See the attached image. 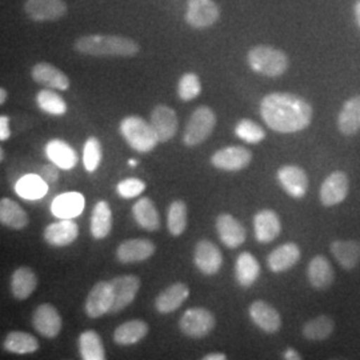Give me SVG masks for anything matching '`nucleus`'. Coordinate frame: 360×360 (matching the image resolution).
Listing matches in <instances>:
<instances>
[{
  "label": "nucleus",
  "mask_w": 360,
  "mask_h": 360,
  "mask_svg": "<svg viewBox=\"0 0 360 360\" xmlns=\"http://www.w3.org/2000/svg\"><path fill=\"white\" fill-rule=\"evenodd\" d=\"M260 115L272 131L294 134L307 129L314 116L312 105L291 92H272L260 102Z\"/></svg>",
  "instance_id": "nucleus-1"
},
{
  "label": "nucleus",
  "mask_w": 360,
  "mask_h": 360,
  "mask_svg": "<svg viewBox=\"0 0 360 360\" xmlns=\"http://www.w3.org/2000/svg\"><path fill=\"white\" fill-rule=\"evenodd\" d=\"M74 50L96 58H132L141 50L134 39L117 35H84L75 40Z\"/></svg>",
  "instance_id": "nucleus-2"
},
{
  "label": "nucleus",
  "mask_w": 360,
  "mask_h": 360,
  "mask_svg": "<svg viewBox=\"0 0 360 360\" xmlns=\"http://www.w3.org/2000/svg\"><path fill=\"white\" fill-rule=\"evenodd\" d=\"M247 62L252 71L269 77L283 75L290 65L285 52L267 44L252 47L247 53Z\"/></svg>",
  "instance_id": "nucleus-3"
},
{
  "label": "nucleus",
  "mask_w": 360,
  "mask_h": 360,
  "mask_svg": "<svg viewBox=\"0 0 360 360\" xmlns=\"http://www.w3.org/2000/svg\"><path fill=\"white\" fill-rule=\"evenodd\" d=\"M120 134L129 147L138 153H150L159 143L158 135L151 123L141 116L131 115L120 122Z\"/></svg>",
  "instance_id": "nucleus-4"
},
{
  "label": "nucleus",
  "mask_w": 360,
  "mask_h": 360,
  "mask_svg": "<svg viewBox=\"0 0 360 360\" xmlns=\"http://www.w3.org/2000/svg\"><path fill=\"white\" fill-rule=\"evenodd\" d=\"M217 126V115L212 108L207 105L198 107L190 116V120L183 134V143L188 147H195L208 139Z\"/></svg>",
  "instance_id": "nucleus-5"
},
{
  "label": "nucleus",
  "mask_w": 360,
  "mask_h": 360,
  "mask_svg": "<svg viewBox=\"0 0 360 360\" xmlns=\"http://www.w3.org/2000/svg\"><path fill=\"white\" fill-rule=\"evenodd\" d=\"M215 316L211 311L202 307L187 309L179 319L180 331L186 336L200 339L215 328Z\"/></svg>",
  "instance_id": "nucleus-6"
},
{
  "label": "nucleus",
  "mask_w": 360,
  "mask_h": 360,
  "mask_svg": "<svg viewBox=\"0 0 360 360\" xmlns=\"http://www.w3.org/2000/svg\"><path fill=\"white\" fill-rule=\"evenodd\" d=\"M184 18L193 28H208L218 22L220 8L214 0H188Z\"/></svg>",
  "instance_id": "nucleus-7"
},
{
  "label": "nucleus",
  "mask_w": 360,
  "mask_h": 360,
  "mask_svg": "<svg viewBox=\"0 0 360 360\" xmlns=\"http://www.w3.org/2000/svg\"><path fill=\"white\" fill-rule=\"evenodd\" d=\"M110 283L114 294V304L111 309V314H116L129 307L135 300L142 282L141 278L136 275H120L114 278Z\"/></svg>",
  "instance_id": "nucleus-8"
},
{
  "label": "nucleus",
  "mask_w": 360,
  "mask_h": 360,
  "mask_svg": "<svg viewBox=\"0 0 360 360\" xmlns=\"http://www.w3.org/2000/svg\"><path fill=\"white\" fill-rule=\"evenodd\" d=\"M252 153L242 146H230L218 150L211 156V163L223 171H240L250 166Z\"/></svg>",
  "instance_id": "nucleus-9"
},
{
  "label": "nucleus",
  "mask_w": 360,
  "mask_h": 360,
  "mask_svg": "<svg viewBox=\"0 0 360 360\" xmlns=\"http://www.w3.org/2000/svg\"><path fill=\"white\" fill-rule=\"evenodd\" d=\"M349 191V180L347 174L343 171H334L321 186V202L324 207H334L340 205Z\"/></svg>",
  "instance_id": "nucleus-10"
},
{
  "label": "nucleus",
  "mask_w": 360,
  "mask_h": 360,
  "mask_svg": "<svg viewBox=\"0 0 360 360\" xmlns=\"http://www.w3.org/2000/svg\"><path fill=\"white\" fill-rule=\"evenodd\" d=\"M114 304V294L110 282H98L86 299V314L91 319H98L105 314H111Z\"/></svg>",
  "instance_id": "nucleus-11"
},
{
  "label": "nucleus",
  "mask_w": 360,
  "mask_h": 360,
  "mask_svg": "<svg viewBox=\"0 0 360 360\" xmlns=\"http://www.w3.org/2000/svg\"><path fill=\"white\" fill-rule=\"evenodd\" d=\"M278 180L285 193L291 198L302 199L309 191L307 172L299 166L287 165L278 169Z\"/></svg>",
  "instance_id": "nucleus-12"
},
{
  "label": "nucleus",
  "mask_w": 360,
  "mask_h": 360,
  "mask_svg": "<svg viewBox=\"0 0 360 360\" xmlns=\"http://www.w3.org/2000/svg\"><path fill=\"white\" fill-rule=\"evenodd\" d=\"M193 263L205 275L218 274L223 264V255L218 245L207 239L199 240L193 251Z\"/></svg>",
  "instance_id": "nucleus-13"
},
{
  "label": "nucleus",
  "mask_w": 360,
  "mask_h": 360,
  "mask_svg": "<svg viewBox=\"0 0 360 360\" xmlns=\"http://www.w3.org/2000/svg\"><path fill=\"white\" fill-rule=\"evenodd\" d=\"M65 0H26L25 11L34 22H52L67 13Z\"/></svg>",
  "instance_id": "nucleus-14"
},
{
  "label": "nucleus",
  "mask_w": 360,
  "mask_h": 360,
  "mask_svg": "<svg viewBox=\"0 0 360 360\" xmlns=\"http://www.w3.org/2000/svg\"><path fill=\"white\" fill-rule=\"evenodd\" d=\"M248 314L254 324L266 334H275L282 327L281 314L264 300H255L250 306Z\"/></svg>",
  "instance_id": "nucleus-15"
},
{
  "label": "nucleus",
  "mask_w": 360,
  "mask_h": 360,
  "mask_svg": "<svg viewBox=\"0 0 360 360\" xmlns=\"http://www.w3.org/2000/svg\"><path fill=\"white\" fill-rule=\"evenodd\" d=\"M150 123L154 127L159 143L171 141L178 131L176 112L171 107L165 105V104H159L155 107L151 112Z\"/></svg>",
  "instance_id": "nucleus-16"
},
{
  "label": "nucleus",
  "mask_w": 360,
  "mask_h": 360,
  "mask_svg": "<svg viewBox=\"0 0 360 360\" xmlns=\"http://www.w3.org/2000/svg\"><path fill=\"white\" fill-rule=\"evenodd\" d=\"M155 248L156 247L154 242H151L150 239H143V238L129 239L120 243L116 248V257L120 263H124V264L143 262L154 255Z\"/></svg>",
  "instance_id": "nucleus-17"
},
{
  "label": "nucleus",
  "mask_w": 360,
  "mask_h": 360,
  "mask_svg": "<svg viewBox=\"0 0 360 360\" xmlns=\"http://www.w3.org/2000/svg\"><path fill=\"white\" fill-rule=\"evenodd\" d=\"M32 326L44 338H56L62 330V316L52 304L44 303L35 309Z\"/></svg>",
  "instance_id": "nucleus-18"
},
{
  "label": "nucleus",
  "mask_w": 360,
  "mask_h": 360,
  "mask_svg": "<svg viewBox=\"0 0 360 360\" xmlns=\"http://www.w3.org/2000/svg\"><path fill=\"white\" fill-rule=\"evenodd\" d=\"M217 231L221 243L229 248H238L243 245L247 232L243 224L230 214H221L217 218Z\"/></svg>",
  "instance_id": "nucleus-19"
},
{
  "label": "nucleus",
  "mask_w": 360,
  "mask_h": 360,
  "mask_svg": "<svg viewBox=\"0 0 360 360\" xmlns=\"http://www.w3.org/2000/svg\"><path fill=\"white\" fill-rule=\"evenodd\" d=\"M282 231V221L272 210H262L254 217V232L259 243H271Z\"/></svg>",
  "instance_id": "nucleus-20"
},
{
  "label": "nucleus",
  "mask_w": 360,
  "mask_h": 360,
  "mask_svg": "<svg viewBox=\"0 0 360 360\" xmlns=\"http://www.w3.org/2000/svg\"><path fill=\"white\" fill-rule=\"evenodd\" d=\"M31 77L38 83L47 89L65 91L70 89V79L62 70L50 63H38L32 67Z\"/></svg>",
  "instance_id": "nucleus-21"
},
{
  "label": "nucleus",
  "mask_w": 360,
  "mask_h": 360,
  "mask_svg": "<svg viewBox=\"0 0 360 360\" xmlns=\"http://www.w3.org/2000/svg\"><path fill=\"white\" fill-rule=\"evenodd\" d=\"M79 227L72 219H62L44 230V240L53 247H65L77 240Z\"/></svg>",
  "instance_id": "nucleus-22"
},
{
  "label": "nucleus",
  "mask_w": 360,
  "mask_h": 360,
  "mask_svg": "<svg viewBox=\"0 0 360 360\" xmlns=\"http://www.w3.org/2000/svg\"><path fill=\"white\" fill-rule=\"evenodd\" d=\"M190 296L188 285L183 282L168 285L163 290L158 297L155 299V309L160 314H171L179 309L180 306L187 300Z\"/></svg>",
  "instance_id": "nucleus-23"
},
{
  "label": "nucleus",
  "mask_w": 360,
  "mask_h": 360,
  "mask_svg": "<svg viewBox=\"0 0 360 360\" xmlns=\"http://www.w3.org/2000/svg\"><path fill=\"white\" fill-rule=\"evenodd\" d=\"M307 275H309V284L319 291L330 288L334 283L335 272L333 264L327 257L323 255H316L311 259Z\"/></svg>",
  "instance_id": "nucleus-24"
},
{
  "label": "nucleus",
  "mask_w": 360,
  "mask_h": 360,
  "mask_svg": "<svg viewBox=\"0 0 360 360\" xmlns=\"http://www.w3.org/2000/svg\"><path fill=\"white\" fill-rule=\"evenodd\" d=\"M338 129L346 135L352 136L360 131V95L349 98L343 104L339 115H338Z\"/></svg>",
  "instance_id": "nucleus-25"
},
{
  "label": "nucleus",
  "mask_w": 360,
  "mask_h": 360,
  "mask_svg": "<svg viewBox=\"0 0 360 360\" xmlns=\"http://www.w3.org/2000/svg\"><path fill=\"white\" fill-rule=\"evenodd\" d=\"M300 259V248L295 243H285L275 248L267 257L269 269L272 272H284L294 267Z\"/></svg>",
  "instance_id": "nucleus-26"
},
{
  "label": "nucleus",
  "mask_w": 360,
  "mask_h": 360,
  "mask_svg": "<svg viewBox=\"0 0 360 360\" xmlns=\"http://www.w3.org/2000/svg\"><path fill=\"white\" fill-rule=\"evenodd\" d=\"M84 208V196L79 193H65L56 196L51 205L56 218L72 219L80 215Z\"/></svg>",
  "instance_id": "nucleus-27"
},
{
  "label": "nucleus",
  "mask_w": 360,
  "mask_h": 360,
  "mask_svg": "<svg viewBox=\"0 0 360 360\" xmlns=\"http://www.w3.org/2000/svg\"><path fill=\"white\" fill-rule=\"evenodd\" d=\"M330 251L345 270H354L360 263V243L358 240H334Z\"/></svg>",
  "instance_id": "nucleus-28"
},
{
  "label": "nucleus",
  "mask_w": 360,
  "mask_h": 360,
  "mask_svg": "<svg viewBox=\"0 0 360 360\" xmlns=\"http://www.w3.org/2000/svg\"><path fill=\"white\" fill-rule=\"evenodd\" d=\"M132 215L135 221L147 231H158L160 229V215L151 198H141L132 207Z\"/></svg>",
  "instance_id": "nucleus-29"
},
{
  "label": "nucleus",
  "mask_w": 360,
  "mask_h": 360,
  "mask_svg": "<svg viewBox=\"0 0 360 360\" xmlns=\"http://www.w3.org/2000/svg\"><path fill=\"white\" fill-rule=\"evenodd\" d=\"M46 155L51 160V163L56 165L62 169H71L77 165V151L65 141L53 139L47 143L46 146Z\"/></svg>",
  "instance_id": "nucleus-30"
},
{
  "label": "nucleus",
  "mask_w": 360,
  "mask_h": 360,
  "mask_svg": "<svg viewBox=\"0 0 360 360\" xmlns=\"http://www.w3.org/2000/svg\"><path fill=\"white\" fill-rule=\"evenodd\" d=\"M38 285V276L30 267H19L11 278V292L18 300H26Z\"/></svg>",
  "instance_id": "nucleus-31"
},
{
  "label": "nucleus",
  "mask_w": 360,
  "mask_h": 360,
  "mask_svg": "<svg viewBox=\"0 0 360 360\" xmlns=\"http://www.w3.org/2000/svg\"><path fill=\"white\" fill-rule=\"evenodd\" d=\"M0 221L3 226L13 230H23L30 219L26 211L13 199L3 198L0 200Z\"/></svg>",
  "instance_id": "nucleus-32"
},
{
  "label": "nucleus",
  "mask_w": 360,
  "mask_h": 360,
  "mask_svg": "<svg viewBox=\"0 0 360 360\" xmlns=\"http://www.w3.org/2000/svg\"><path fill=\"white\" fill-rule=\"evenodd\" d=\"M147 334L148 324L141 319H134L116 327L114 340L119 346H131L141 342Z\"/></svg>",
  "instance_id": "nucleus-33"
},
{
  "label": "nucleus",
  "mask_w": 360,
  "mask_h": 360,
  "mask_svg": "<svg viewBox=\"0 0 360 360\" xmlns=\"http://www.w3.org/2000/svg\"><path fill=\"white\" fill-rule=\"evenodd\" d=\"M260 275V264L251 252H242L235 264V276L242 287H251Z\"/></svg>",
  "instance_id": "nucleus-34"
},
{
  "label": "nucleus",
  "mask_w": 360,
  "mask_h": 360,
  "mask_svg": "<svg viewBox=\"0 0 360 360\" xmlns=\"http://www.w3.org/2000/svg\"><path fill=\"white\" fill-rule=\"evenodd\" d=\"M112 229V211L105 200L98 202L91 215V235L95 239H104Z\"/></svg>",
  "instance_id": "nucleus-35"
},
{
  "label": "nucleus",
  "mask_w": 360,
  "mask_h": 360,
  "mask_svg": "<svg viewBox=\"0 0 360 360\" xmlns=\"http://www.w3.org/2000/svg\"><path fill=\"white\" fill-rule=\"evenodd\" d=\"M79 352L83 360H104L105 351H104L103 342L99 334L94 330H87L80 334L77 339Z\"/></svg>",
  "instance_id": "nucleus-36"
},
{
  "label": "nucleus",
  "mask_w": 360,
  "mask_h": 360,
  "mask_svg": "<svg viewBox=\"0 0 360 360\" xmlns=\"http://www.w3.org/2000/svg\"><path fill=\"white\" fill-rule=\"evenodd\" d=\"M3 347L11 354L26 355L38 351L39 342L34 335L22 331H13L6 336Z\"/></svg>",
  "instance_id": "nucleus-37"
},
{
  "label": "nucleus",
  "mask_w": 360,
  "mask_h": 360,
  "mask_svg": "<svg viewBox=\"0 0 360 360\" xmlns=\"http://www.w3.org/2000/svg\"><path fill=\"white\" fill-rule=\"evenodd\" d=\"M335 330V323L330 316L321 315L303 326V336L311 342H323L328 339Z\"/></svg>",
  "instance_id": "nucleus-38"
},
{
  "label": "nucleus",
  "mask_w": 360,
  "mask_h": 360,
  "mask_svg": "<svg viewBox=\"0 0 360 360\" xmlns=\"http://www.w3.org/2000/svg\"><path fill=\"white\" fill-rule=\"evenodd\" d=\"M49 190V184L39 175H27L19 180L15 186V191L23 199L35 200L43 198Z\"/></svg>",
  "instance_id": "nucleus-39"
},
{
  "label": "nucleus",
  "mask_w": 360,
  "mask_h": 360,
  "mask_svg": "<svg viewBox=\"0 0 360 360\" xmlns=\"http://www.w3.org/2000/svg\"><path fill=\"white\" fill-rule=\"evenodd\" d=\"M37 104L39 108L50 115H65L67 112V103L65 99L52 90L39 91L37 95Z\"/></svg>",
  "instance_id": "nucleus-40"
},
{
  "label": "nucleus",
  "mask_w": 360,
  "mask_h": 360,
  "mask_svg": "<svg viewBox=\"0 0 360 360\" xmlns=\"http://www.w3.org/2000/svg\"><path fill=\"white\" fill-rule=\"evenodd\" d=\"M168 231L174 236H180L187 227V206L183 200L171 203L167 214Z\"/></svg>",
  "instance_id": "nucleus-41"
},
{
  "label": "nucleus",
  "mask_w": 360,
  "mask_h": 360,
  "mask_svg": "<svg viewBox=\"0 0 360 360\" xmlns=\"http://www.w3.org/2000/svg\"><path fill=\"white\" fill-rule=\"evenodd\" d=\"M235 134L239 139L250 144H257L266 138V131L251 119H242L235 127Z\"/></svg>",
  "instance_id": "nucleus-42"
},
{
  "label": "nucleus",
  "mask_w": 360,
  "mask_h": 360,
  "mask_svg": "<svg viewBox=\"0 0 360 360\" xmlns=\"http://www.w3.org/2000/svg\"><path fill=\"white\" fill-rule=\"evenodd\" d=\"M103 158L102 153V144L98 141V138L91 136L87 139L83 148V165L89 172H95Z\"/></svg>",
  "instance_id": "nucleus-43"
},
{
  "label": "nucleus",
  "mask_w": 360,
  "mask_h": 360,
  "mask_svg": "<svg viewBox=\"0 0 360 360\" xmlns=\"http://www.w3.org/2000/svg\"><path fill=\"white\" fill-rule=\"evenodd\" d=\"M200 92H202V84H200V79L196 74L187 72L180 77L178 83V95L181 101L184 102L193 101L200 95Z\"/></svg>",
  "instance_id": "nucleus-44"
},
{
  "label": "nucleus",
  "mask_w": 360,
  "mask_h": 360,
  "mask_svg": "<svg viewBox=\"0 0 360 360\" xmlns=\"http://www.w3.org/2000/svg\"><path fill=\"white\" fill-rule=\"evenodd\" d=\"M144 190H146V183L143 180L136 179V178L122 180L116 187V191L119 193V196H122L124 199H134L144 193Z\"/></svg>",
  "instance_id": "nucleus-45"
},
{
  "label": "nucleus",
  "mask_w": 360,
  "mask_h": 360,
  "mask_svg": "<svg viewBox=\"0 0 360 360\" xmlns=\"http://www.w3.org/2000/svg\"><path fill=\"white\" fill-rule=\"evenodd\" d=\"M58 168L59 167H58L56 165H53V163H52V165H47V166L41 167L39 176L44 180L49 186L53 184L56 180L59 179V171H58Z\"/></svg>",
  "instance_id": "nucleus-46"
},
{
  "label": "nucleus",
  "mask_w": 360,
  "mask_h": 360,
  "mask_svg": "<svg viewBox=\"0 0 360 360\" xmlns=\"http://www.w3.org/2000/svg\"><path fill=\"white\" fill-rule=\"evenodd\" d=\"M11 136V131H10V119L8 116H0V141L6 142L8 141Z\"/></svg>",
  "instance_id": "nucleus-47"
},
{
  "label": "nucleus",
  "mask_w": 360,
  "mask_h": 360,
  "mask_svg": "<svg viewBox=\"0 0 360 360\" xmlns=\"http://www.w3.org/2000/svg\"><path fill=\"white\" fill-rule=\"evenodd\" d=\"M284 359L287 360H299L302 359V356L299 355V352L295 351L294 348H288V349H285L283 354Z\"/></svg>",
  "instance_id": "nucleus-48"
},
{
  "label": "nucleus",
  "mask_w": 360,
  "mask_h": 360,
  "mask_svg": "<svg viewBox=\"0 0 360 360\" xmlns=\"http://www.w3.org/2000/svg\"><path fill=\"white\" fill-rule=\"evenodd\" d=\"M205 360H226L227 356L221 352H214V354H207L206 356L203 358Z\"/></svg>",
  "instance_id": "nucleus-49"
},
{
  "label": "nucleus",
  "mask_w": 360,
  "mask_h": 360,
  "mask_svg": "<svg viewBox=\"0 0 360 360\" xmlns=\"http://www.w3.org/2000/svg\"><path fill=\"white\" fill-rule=\"evenodd\" d=\"M354 15H355V20H356V25L360 28V0H356L354 3Z\"/></svg>",
  "instance_id": "nucleus-50"
},
{
  "label": "nucleus",
  "mask_w": 360,
  "mask_h": 360,
  "mask_svg": "<svg viewBox=\"0 0 360 360\" xmlns=\"http://www.w3.org/2000/svg\"><path fill=\"white\" fill-rule=\"evenodd\" d=\"M6 101H7V91L0 89V104L6 103Z\"/></svg>",
  "instance_id": "nucleus-51"
},
{
  "label": "nucleus",
  "mask_w": 360,
  "mask_h": 360,
  "mask_svg": "<svg viewBox=\"0 0 360 360\" xmlns=\"http://www.w3.org/2000/svg\"><path fill=\"white\" fill-rule=\"evenodd\" d=\"M129 163L131 167H135V166H136V160H129Z\"/></svg>",
  "instance_id": "nucleus-52"
},
{
  "label": "nucleus",
  "mask_w": 360,
  "mask_h": 360,
  "mask_svg": "<svg viewBox=\"0 0 360 360\" xmlns=\"http://www.w3.org/2000/svg\"><path fill=\"white\" fill-rule=\"evenodd\" d=\"M0 158H1V160L4 159V151L3 150H0Z\"/></svg>",
  "instance_id": "nucleus-53"
}]
</instances>
